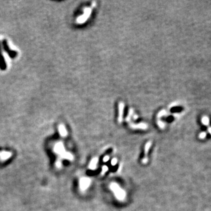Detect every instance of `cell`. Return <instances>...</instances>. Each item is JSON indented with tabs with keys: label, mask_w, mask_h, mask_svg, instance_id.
I'll return each mask as SVG.
<instances>
[{
	"label": "cell",
	"mask_w": 211,
	"mask_h": 211,
	"mask_svg": "<svg viewBox=\"0 0 211 211\" xmlns=\"http://www.w3.org/2000/svg\"><path fill=\"white\" fill-rule=\"evenodd\" d=\"M108 167H107V166L106 165H104L103 167H102V175H103L104 174H105L106 172H107V171H108Z\"/></svg>",
	"instance_id": "14"
},
{
	"label": "cell",
	"mask_w": 211,
	"mask_h": 211,
	"mask_svg": "<svg viewBox=\"0 0 211 211\" xmlns=\"http://www.w3.org/2000/svg\"><path fill=\"white\" fill-rule=\"evenodd\" d=\"M124 109V104L123 102H120L118 105V122L119 123H121L123 121V117Z\"/></svg>",
	"instance_id": "6"
},
{
	"label": "cell",
	"mask_w": 211,
	"mask_h": 211,
	"mask_svg": "<svg viewBox=\"0 0 211 211\" xmlns=\"http://www.w3.org/2000/svg\"><path fill=\"white\" fill-rule=\"evenodd\" d=\"M110 188L112 191H113L114 195L118 200H123L126 198V192L124 190L120 188V186L115 182H112L110 184Z\"/></svg>",
	"instance_id": "1"
},
{
	"label": "cell",
	"mask_w": 211,
	"mask_h": 211,
	"mask_svg": "<svg viewBox=\"0 0 211 211\" xmlns=\"http://www.w3.org/2000/svg\"><path fill=\"white\" fill-rule=\"evenodd\" d=\"M91 179L89 178H82L80 181V188L82 190L87 189L91 185Z\"/></svg>",
	"instance_id": "4"
},
{
	"label": "cell",
	"mask_w": 211,
	"mask_h": 211,
	"mask_svg": "<svg viewBox=\"0 0 211 211\" xmlns=\"http://www.w3.org/2000/svg\"><path fill=\"white\" fill-rule=\"evenodd\" d=\"M92 12V8H85L84 9V12L83 15L80 16L77 19V22L78 24H82L87 21L90 17H91Z\"/></svg>",
	"instance_id": "2"
},
{
	"label": "cell",
	"mask_w": 211,
	"mask_h": 211,
	"mask_svg": "<svg viewBox=\"0 0 211 211\" xmlns=\"http://www.w3.org/2000/svg\"><path fill=\"white\" fill-rule=\"evenodd\" d=\"M108 160H109V156H108V155H106V156L103 158V161L104 163H106V162H107Z\"/></svg>",
	"instance_id": "18"
},
{
	"label": "cell",
	"mask_w": 211,
	"mask_h": 211,
	"mask_svg": "<svg viewBox=\"0 0 211 211\" xmlns=\"http://www.w3.org/2000/svg\"><path fill=\"white\" fill-rule=\"evenodd\" d=\"M60 132H61V134L62 135V136L65 137L66 136L67 134V132H66V130L65 128L64 127V126H60Z\"/></svg>",
	"instance_id": "10"
},
{
	"label": "cell",
	"mask_w": 211,
	"mask_h": 211,
	"mask_svg": "<svg viewBox=\"0 0 211 211\" xmlns=\"http://www.w3.org/2000/svg\"><path fill=\"white\" fill-rule=\"evenodd\" d=\"M3 47L4 50L5 51V52L9 55V56L12 59L15 58L18 56V52L15 51H13L9 48V47L8 45L7 41L6 39H4L3 41Z\"/></svg>",
	"instance_id": "3"
},
{
	"label": "cell",
	"mask_w": 211,
	"mask_h": 211,
	"mask_svg": "<svg viewBox=\"0 0 211 211\" xmlns=\"http://www.w3.org/2000/svg\"><path fill=\"white\" fill-rule=\"evenodd\" d=\"M133 112H134V111H133V109H132V108L130 109V110H129V112H128V116L126 117V121H127V122H130V118H132V116L133 114Z\"/></svg>",
	"instance_id": "12"
},
{
	"label": "cell",
	"mask_w": 211,
	"mask_h": 211,
	"mask_svg": "<svg viewBox=\"0 0 211 211\" xmlns=\"http://www.w3.org/2000/svg\"><path fill=\"white\" fill-rule=\"evenodd\" d=\"M208 132L210 133V134H211V127H208Z\"/></svg>",
	"instance_id": "20"
},
{
	"label": "cell",
	"mask_w": 211,
	"mask_h": 211,
	"mask_svg": "<svg viewBox=\"0 0 211 211\" xmlns=\"http://www.w3.org/2000/svg\"><path fill=\"white\" fill-rule=\"evenodd\" d=\"M202 123L205 126H208L209 123V118L206 116H204L202 119Z\"/></svg>",
	"instance_id": "11"
},
{
	"label": "cell",
	"mask_w": 211,
	"mask_h": 211,
	"mask_svg": "<svg viewBox=\"0 0 211 211\" xmlns=\"http://www.w3.org/2000/svg\"><path fill=\"white\" fill-rule=\"evenodd\" d=\"M206 136V132H202L199 134V138H200V139H204V138H205Z\"/></svg>",
	"instance_id": "16"
},
{
	"label": "cell",
	"mask_w": 211,
	"mask_h": 211,
	"mask_svg": "<svg viewBox=\"0 0 211 211\" xmlns=\"http://www.w3.org/2000/svg\"><path fill=\"white\" fill-rule=\"evenodd\" d=\"M117 163V159L116 158H114L112 160V162H111L112 165H113V166L116 165Z\"/></svg>",
	"instance_id": "17"
},
{
	"label": "cell",
	"mask_w": 211,
	"mask_h": 211,
	"mask_svg": "<svg viewBox=\"0 0 211 211\" xmlns=\"http://www.w3.org/2000/svg\"><path fill=\"white\" fill-rule=\"evenodd\" d=\"M157 124H158V125L159 127L160 128H161V129L164 128V127H165V124H164V123L163 122H162L161 121L158 120Z\"/></svg>",
	"instance_id": "13"
},
{
	"label": "cell",
	"mask_w": 211,
	"mask_h": 211,
	"mask_svg": "<svg viewBox=\"0 0 211 211\" xmlns=\"http://www.w3.org/2000/svg\"><path fill=\"white\" fill-rule=\"evenodd\" d=\"M130 128L133 129H141V130H146L148 128V125L144 123H141L138 124H134L133 123H130Z\"/></svg>",
	"instance_id": "7"
},
{
	"label": "cell",
	"mask_w": 211,
	"mask_h": 211,
	"mask_svg": "<svg viewBox=\"0 0 211 211\" xmlns=\"http://www.w3.org/2000/svg\"><path fill=\"white\" fill-rule=\"evenodd\" d=\"M98 163V158H94L92 159V161H91V163L89 164V168L92 170H95L96 168V167H97V164Z\"/></svg>",
	"instance_id": "9"
},
{
	"label": "cell",
	"mask_w": 211,
	"mask_h": 211,
	"mask_svg": "<svg viewBox=\"0 0 211 211\" xmlns=\"http://www.w3.org/2000/svg\"><path fill=\"white\" fill-rule=\"evenodd\" d=\"M151 144H152V143H151V141H148V143H147L145 145V147H144V157L143 158V159H142V163L143 164H145L147 163V162H148V158H147V154H148V151H149V149L150 148V147L151 146Z\"/></svg>",
	"instance_id": "5"
},
{
	"label": "cell",
	"mask_w": 211,
	"mask_h": 211,
	"mask_svg": "<svg viewBox=\"0 0 211 211\" xmlns=\"http://www.w3.org/2000/svg\"><path fill=\"white\" fill-rule=\"evenodd\" d=\"M166 115V112L165 110H162L160 112H159L158 114V118H160L161 117Z\"/></svg>",
	"instance_id": "15"
},
{
	"label": "cell",
	"mask_w": 211,
	"mask_h": 211,
	"mask_svg": "<svg viewBox=\"0 0 211 211\" xmlns=\"http://www.w3.org/2000/svg\"><path fill=\"white\" fill-rule=\"evenodd\" d=\"M96 5V3L95 1H93V3H92V8H95Z\"/></svg>",
	"instance_id": "19"
},
{
	"label": "cell",
	"mask_w": 211,
	"mask_h": 211,
	"mask_svg": "<svg viewBox=\"0 0 211 211\" xmlns=\"http://www.w3.org/2000/svg\"><path fill=\"white\" fill-rule=\"evenodd\" d=\"M7 69V63L2 54L1 44H0V69L2 71H5Z\"/></svg>",
	"instance_id": "8"
}]
</instances>
